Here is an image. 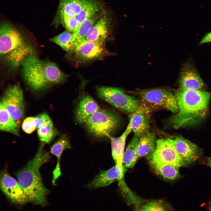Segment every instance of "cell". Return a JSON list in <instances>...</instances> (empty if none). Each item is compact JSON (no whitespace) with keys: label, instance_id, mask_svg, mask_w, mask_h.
Here are the masks:
<instances>
[{"label":"cell","instance_id":"cell-18","mask_svg":"<svg viewBox=\"0 0 211 211\" xmlns=\"http://www.w3.org/2000/svg\"><path fill=\"white\" fill-rule=\"evenodd\" d=\"M71 145L69 139L65 135H62L51 147L50 152L57 158V162L52 172V183L54 184L61 174L60 166V160L61 155L66 149H70Z\"/></svg>","mask_w":211,"mask_h":211},{"label":"cell","instance_id":"cell-7","mask_svg":"<svg viewBox=\"0 0 211 211\" xmlns=\"http://www.w3.org/2000/svg\"><path fill=\"white\" fill-rule=\"evenodd\" d=\"M147 158L149 162L169 165L178 168L186 166L171 142L170 138L157 140L154 152Z\"/></svg>","mask_w":211,"mask_h":211},{"label":"cell","instance_id":"cell-17","mask_svg":"<svg viewBox=\"0 0 211 211\" xmlns=\"http://www.w3.org/2000/svg\"><path fill=\"white\" fill-rule=\"evenodd\" d=\"M100 109L96 102L90 96L86 94L82 97L77 106L75 119L79 124L84 123L94 113Z\"/></svg>","mask_w":211,"mask_h":211},{"label":"cell","instance_id":"cell-19","mask_svg":"<svg viewBox=\"0 0 211 211\" xmlns=\"http://www.w3.org/2000/svg\"><path fill=\"white\" fill-rule=\"evenodd\" d=\"M34 52L33 48L25 43L5 55V61L13 68H16L21 66L29 56L34 55Z\"/></svg>","mask_w":211,"mask_h":211},{"label":"cell","instance_id":"cell-24","mask_svg":"<svg viewBox=\"0 0 211 211\" xmlns=\"http://www.w3.org/2000/svg\"><path fill=\"white\" fill-rule=\"evenodd\" d=\"M138 141L139 137L134 136L125 151L123 162L125 167L132 168L139 158L137 151Z\"/></svg>","mask_w":211,"mask_h":211},{"label":"cell","instance_id":"cell-6","mask_svg":"<svg viewBox=\"0 0 211 211\" xmlns=\"http://www.w3.org/2000/svg\"><path fill=\"white\" fill-rule=\"evenodd\" d=\"M137 93L145 104L153 109H163L175 114L178 111L175 94L168 90L160 88L139 89Z\"/></svg>","mask_w":211,"mask_h":211},{"label":"cell","instance_id":"cell-16","mask_svg":"<svg viewBox=\"0 0 211 211\" xmlns=\"http://www.w3.org/2000/svg\"><path fill=\"white\" fill-rule=\"evenodd\" d=\"M132 131L130 124L129 122L126 129L121 135L117 137L111 136L109 137L110 140L112 154L115 165L124 171H125V169L123 165V159L125 144L127 136Z\"/></svg>","mask_w":211,"mask_h":211},{"label":"cell","instance_id":"cell-25","mask_svg":"<svg viewBox=\"0 0 211 211\" xmlns=\"http://www.w3.org/2000/svg\"><path fill=\"white\" fill-rule=\"evenodd\" d=\"M99 14H96L84 22L80 26L78 30L73 33L72 39L74 49L85 40L86 36L91 28L100 18Z\"/></svg>","mask_w":211,"mask_h":211},{"label":"cell","instance_id":"cell-23","mask_svg":"<svg viewBox=\"0 0 211 211\" xmlns=\"http://www.w3.org/2000/svg\"><path fill=\"white\" fill-rule=\"evenodd\" d=\"M19 125L12 118L5 107L0 104V129L19 136Z\"/></svg>","mask_w":211,"mask_h":211},{"label":"cell","instance_id":"cell-14","mask_svg":"<svg viewBox=\"0 0 211 211\" xmlns=\"http://www.w3.org/2000/svg\"><path fill=\"white\" fill-rule=\"evenodd\" d=\"M170 140L184 162L187 164L194 163L202 155V150L195 144L181 136Z\"/></svg>","mask_w":211,"mask_h":211},{"label":"cell","instance_id":"cell-22","mask_svg":"<svg viewBox=\"0 0 211 211\" xmlns=\"http://www.w3.org/2000/svg\"><path fill=\"white\" fill-rule=\"evenodd\" d=\"M156 141L153 132L150 131L139 137L137 151L139 157L150 156L155 149Z\"/></svg>","mask_w":211,"mask_h":211},{"label":"cell","instance_id":"cell-34","mask_svg":"<svg viewBox=\"0 0 211 211\" xmlns=\"http://www.w3.org/2000/svg\"><path fill=\"white\" fill-rule=\"evenodd\" d=\"M205 164L211 168V157H206L204 161Z\"/></svg>","mask_w":211,"mask_h":211},{"label":"cell","instance_id":"cell-29","mask_svg":"<svg viewBox=\"0 0 211 211\" xmlns=\"http://www.w3.org/2000/svg\"><path fill=\"white\" fill-rule=\"evenodd\" d=\"M37 133L40 140L45 144L50 143L59 134L52 122L48 125L38 129Z\"/></svg>","mask_w":211,"mask_h":211},{"label":"cell","instance_id":"cell-12","mask_svg":"<svg viewBox=\"0 0 211 211\" xmlns=\"http://www.w3.org/2000/svg\"><path fill=\"white\" fill-rule=\"evenodd\" d=\"M153 108L142 104L131 114L130 123L134 136L139 137L150 132L151 112Z\"/></svg>","mask_w":211,"mask_h":211},{"label":"cell","instance_id":"cell-31","mask_svg":"<svg viewBox=\"0 0 211 211\" xmlns=\"http://www.w3.org/2000/svg\"><path fill=\"white\" fill-rule=\"evenodd\" d=\"M68 30L74 33L79 28L76 16H63L60 17Z\"/></svg>","mask_w":211,"mask_h":211},{"label":"cell","instance_id":"cell-21","mask_svg":"<svg viewBox=\"0 0 211 211\" xmlns=\"http://www.w3.org/2000/svg\"><path fill=\"white\" fill-rule=\"evenodd\" d=\"M108 20L105 16L100 18L91 28L85 40L89 41H105L108 34Z\"/></svg>","mask_w":211,"mask_h":211},{"label":"cell","instance_id":"cell-32","mask_svg":"<svg viewBox=\"0 0 211 211\" xmlns=\"http://www.w3.org/2000/svg\"><path fill=\"white\" fill-rule=\"evenodd\" d=\"M34 122L36 128L38 129L50 124L52 122L46 113L40 114L34 118Z\"/></svg>","mask_w":211,"mask_h":211},{"label":"cell","instance_id":"cell-27","mask_svg":"<svg viewBox=\"0 0 211 211\" xmlns=\"http://www.w3.org/2000/svg\"><path fill=\"white\" fill-rule=\"evenodd\" d=\"M73 33L68 31L55 36L50 39L52 42L57 45L67 52H73L74 49L72 39Z\"/></svg>","mask_w":211,"mask_h":211},{"label":"cell","instance_id":"cell-20","mask_svg":"<svg viewBox=\"0 0 211 211\" xmlns=\"http://www.w3.org/2000/svg\"><path fill=\"white\" fill-rule=\"evenodd\" d=\"M93 0H60L57 16H76L81 9Z\"/></svg>","mask_w":211,"mask_h":211},{"label":"cell","instance_id":"cell-2","mask_svg":"<svg viewBox=\"0 0 211 211\" xmlns=\"http://www.w3.org/2000/svg\"><path fill=\"white\" fill-rule=\"evenodd\" d=\"M45 144L42 142L33 159L15 173L29 202L42 206L47 204L46 197L49 193L43 184L40 171V167L50 158L49 153L43 150Z\"/></svg>","mask_w":211,"mask_h":211},{"label":"cell","instance_id":"cell-11","mask_svg":"<svg viewBox=\"0 0 211 211\" xmlns=\"http://www.w3.org/2000/svg\"><path fill=\"white\" fill-rule=\"evenodd\" d=\"M104 41H89L84 40L74 50L76 57L83 61L101 59L109 54Z\"/></svg>","mask_w":211,"mask_h":211},{"label":"cell","instance_id":"cell-33","mask_svg":"<svg viewBox=\"0 0 211 211\" xmlns=\"http://www.w3.org/2000/svg\"><path fill=\"white\" fill-rule=\"evenodd\" d=\"M34 118L32 117H28L23 121L22 125V128L26 133H31L36 129L34 122Z\"/></svg>","mask_w":211,"mask_h":211},{"label":"cell","instance_id":"cell-13","mask_svg":"<svg viewBox=\"0 0 211 211\" xmlns=\"http://www.w3.org/2000/svg\"><path fill=\"white\" fill-rule=\"evenodd\" d=\"M178 82L179 89H182L204 91L206 87L195 67L190 63L183 66Z\"/></svg>","mask_w":211,"mask_h":211},{"label":"cell","instance_id":"cell-35","mask_svg":"<svg viewBox=\"0 0 211 211\" xmlns=\"http://www.w3.org/2000/svg\"><path fill=\"white\" fill-rule=\"evenodd\" d=\"M209 211H211V206H210L209 208Z\"/></svg>","mask_w":211,"mask_h":211},{"label":"cell","instance_id":"cell-15","mask_svg":"<svg viewBox=\"0 0 211 211\" xmlns=\"http://www.w3.org/2000/svg\"><path fill=\"white\" fill-rule=\"evenodd\" d=\"M125 172L115 165L109 169L100 171L86 187L95 189L107 186L116 181H119L124 179Z\"/></svg>","mask_w":211,"mask_h":211},{"label":"cell","instance_id":"cell-3","mask_svg":"<svg viewBox=\"0 0 211 211\" xmlns=\"http://www.w3.org/2000/svg\"><path fill=\"white\" fill-rule=\"evenodd\" d=\"M21 66L24 80L35 90H42L61 84L67 78L56 64L41 60L35 54L29 56Z\"/></svg>","mask_w":211,"mask_h":211},{"label":"cell","instance_id":"cell-26","mask_svg":"<svg viewBox=\"0 0 211 211\" xmlns=\"http://www.w3.org/2000/svg\"><path fill=\"white\" fill-rule=\"evenodd\" d=\"M149 163L155 173L164 178L174 180L181 176L178 168L169 165L153 162Z\"/></svg>","mask_w":211,"mask_h":211},{"label":"cell","instance_id":"cell-28","mask_svg":"<svg viewBox=\"0 0 211 211\" xmlns=\"http://www.w3.org/2000/svg\"><path fill=\"white\" fill-rule=\"evenodd\" d=\"M101 8L100 5L94 0L84 7L76 16L79 28L84 22L97 13Z\"/></svg>","mask_w":211,"mask_h":211},{"label":"cell","instance_id":"cell-36","mask_svg":"<svg viewBox=\"0 0 211 211\" xmlns=\"http://www.w3.org/2000/svg\"><path fill=\"white\" fill-rule=\"evenodd\" d=\"M164 211H166L165 210Z\"/></svg>","mask_w":211,"mask_h":211},{"label":"cell","instance_id":"cell-9","mask_svg":"<svg viewBox=\"0 0 211 211\" xmlns=\"http://www.w3.org/2000/svg\"><path fill=\"white\" fill-rule=\"evenodd\" d=\"M0 187L2 192L12 202L23 205L29 202L18 181L11 176L6 169L1 173Z\"/></svg>","mask_w":211,"mask_h":211},{"label":"cell","instance_id":"cell-4","mask_svg":"<svg viewBox=\"0 0 211 211\" xmlns=\"http://www.w3.org/2000/svg\"><path fill=\"white\" fill-rule=\"evenodd\" d=\"M119 116L112 111L101 110L96 112L84 123L88 132L97 137H109L119 127Z\"/></svg>","mask_w":211,"mask_h":211},{"label":"cell","instance_id":"cell-10","mask_svg":"<svg viewBox=\"0 0 211 211\" xmlns=\"http://www.w3.org/2000/svg\"><path fill=\"white\" fill-rule=\"evenodd\" d=\"M0 53L4 56L25 44L21 33L9 23H3L0 28Z\"/></svg>","mask_w":211,"mask_h":211},{"label":"cell","instance_id":"cell-5","mask_svg":"<svg viewBox=\"0 0 211 211\" xmlns=\"http://www.w3.org/2000/svg\"><path fill=\"white\" fill-rule=\"evenodd\" d=\"M97 93L101 99L125 113L131 114L142 104L138 99L127 94L118 88L100 87L97 89Z\"/></svg>","mask_w":211,"mask_h":211},{"label":"cell","instance_id":"cell-8","mask_svg":"<svg viewBox=\"0 0 211 211\" xmlns=\"http://www.w3.org/2000/svg\"><path fill=\"white\" fill-rule=\"evenodd\" d=\"M0 103L19 125L24 117L25 111L23 93L19 85H15L8 88L3 95Z\"/></svg>","mask_w":211,"mask_h":211},{"label":"cell","instance_id":"cell-30","mask_svg":"<svg viewBox=\"0 0 211 211\" xmlns=\"http://www.w3.org/2000/svg\"><path fill=\"white\" fill-rule=\"evenodd\" d=\"M135 211H164L162 202L157 200L145 202L135 208Z\"/></svg>","mask_w":211,"mask_h":211},{"label":"cell","instance_id":"cell-1","mask_svg":"<svg viewBox=\"0 0 211 211\" xmlns=\"http://www.w3.org/2000/svg\"><path fill=\"white\" fill-rule=\"evenodd\" d=\"M174 92L178 111L169 118V124L178 129L197 125L204 120L208 111L211 92L179 89Z\"/></svg>","mask_w":211,"mask_h":211}]
</instances>
